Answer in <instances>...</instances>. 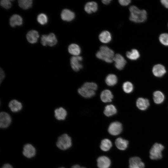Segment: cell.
Listing matches in <instances>:
<instances>
[{"label":"cell","mask_w":168,"mask_h":168,"mask_svg":"<svg viewBox=\"0 0 168 168\" xmlns=\"http://www.w3.org/2000/svg\"><path fill=\"white\" fill-rule=\"evenodd\" d=\"M130 12V20L135 23L145 21L147 18V12L144 10H140L135 6H132L129 8Z\"/></svg>","instance_id":"1"},{"label":"cell","mask_w":168,"mask_h":168,"mask_svg":"<svg viewBox=\"0 0 168 168\" xmlns=\"http://www.w3.org/2000/svg\"><path fill=\"white\" fill-rule=\"evenodd\" d=\"M114 55L113 50L106 46H101L99 50L96 54L98 58L108 63H111L113 61Z\"/></svg>","instance_id":"2"},{"label":"cell","mask_w":168,"mask_h":168,"mask_svg":"<svg viewBox=\"0 0 168 168\" xmlns=\"http://www.w3.org/2000/svg\"><path fill=\"white\" fill-rule=\"evenodd\" d=\"M72 145L71 137L65 133L61 135L58 138L56 143L57 147L62 150H65L69 148Z\"/></svg>","instance_id":"3"},{"label":"cell","mask_w":168,"mask_h":168,"mask_svg":"<svg viewBox=\"0 0 168 168\" xmlns=\"http://www.w3.org/2000/svg\"><path fill=\"white\" fill-rule=\"evenodd\" d=\"M164 147L161 144L155 143L150 151V157L152 160H158L162 157V152Z\"/></svg>","instance_id":"4"},{"label":"cell","mask_w":168,"mask_h":168,"mask_svg":"<svg viewBox=\"0 0 168 168\" xmlns=\"http://www.w3.org/2000/svg\"><path fill=\"white\" fill-rule=\"evenodd\" d=\"M41 42L43 46L48 45L50 46L55 45L57 42V40L55 35L50 33L48 35H43L41 38Z\"/></svg>","instance_id":"5"},{"label":"cell","mask_w":168,"mask_h":168,"mask_svg":"<svg viewBox=\"0 0 168 168\" xmlns=\"http://www.w3.org/2000/svg\"><path fill=\"white\" fill-rule=\"evenodd\" d=\"M122 129V124L119 122L115 121L110 124L108 128V131L111 135L116 136L121 133Z\"/></svg>","instance_id":"6"},{"label":"cell","mask_w":168,"mask_h":168,"mask_svg":"<svg viewBox=\"0 0 168 168\" xmlns=\"http://www.w3.org/2000/svg\"><path fill=\"white\" fill-rule=\"evenodd\" d=\"M12 122L10 115L7 113L2 112L0 113V127L5 128L9 126Z\"/></svg>","instance_id":"7"},{"label":"cell","mask_w":168,"mask_h":168,"mask_svg":"<svg viewBox=\"0 0 168 168\" xmlns=\"http://www.w3.org/2000/svg\"><path fill=\"white\" fill-rule=\"evenodd\" d=\"M36 153L35 148L32 144L27 143L25 144L23 147V155L28 158H31L34 157Z\"/></svg>","instance_id":"8"},{"label":"cell","mask_w":168,"mask_h":168,"mask_svg":"<svg viewBox=\"0 0 168 168\" xmlns=\"http://www.w3.org/2000/svg\"><path fill=\"white\" fill-rule=\"evenodd\" d=\"M82 59V57L79 56H73L71 58V65L73 70L78 71L82 68L81 63Z\"/></svg>","instance_id":"9"},{"label":"cell","mask_w":168,"mask_h":168,"mask_svg":"<svg viewBox=\"0 0 168 168\" xmlns=\"http://www.w3.org/2000/svg\"><path fill=\"white\" fill-rule=\"evenodd\" d=\"M113 61L115 67L118 69L122 70L126 63V61L124 57L119 54H116L114 56Z\"/></svg>","instance_id":"10"},{"label":"cell","mask_w":168,"mask_h":168,"mask_svg":"<svg viewBox=\"0 0 168 168\" xmlns=\"http://www.w3.org/2000/svg\"><path fill=\"white\" fill-rule=\"evenodd\" d=\"M97 162L99 168H109L111 163L110 158L105 156L99 157L97 160Z\"/></svg>","instance_id":"11"},{"label":"cell","mask_w":168,"mask_h":168,"mask_svg":"<svg viewBox=\"0 0 168 168\" xmlns=\"http://www.w3.org/2000/svg\"><path fill=\"white\" fill-rule=\"evenodd\" d=\"M144 164L138 157H133L129 160V168H144Z\"/></svg>","instance_id":"12"},{"label":"cell","mask_w":168,"mask_h":168,"mask_svg":"<svg viewBox=\"0 0 168 168\" xmlns=\"http://www.w3.org/2000/svg\"><path fill=\"white\" fill-rule=\"evenodd\" d=\"M152 71L154 75L158 77H162L166 72L164 66L161 64H157L154 66Z\"/></svg>","instance_id":"13"},{"label":"cell","mask_w":168,"mask_h":168,"mask_svg":"<svg viewBox=\"0 0 168 168\" xmlns=\"http://www.w3.org/2000/svg\"><path fill=\"white\" fill-rule=\"evenodd\" d=\"M61 16L63 20L70 21H72L74 18L75 15L72 11L69 9H65L62 11Z\"/></svg>","instance_id":"14"},{"label":"cell","mask_w":168,"mask_h":168,"mask_svg":"<svg viewBox=\"0 0 168 168\" xmlns=\"http://www.w3.org/2000/svg\"><path fill=\"white\" fill-rule=\"evenodd\" d=\"M39 37L38 32L36 30H32L29 31L27 33L26 38L27 41L30 43L34 44L36 43Z\"/></svg>","instance_id":"15"},{"label":"cell","mask_w":168,"mask_h":168,"mask_svg":"<svg viewBox=\"0 0 168 168\" xmlns=\"http://www.w3.org/2000/svg\"><path fill=\"white\" fill-rule=\"evenodd\" d=\"M8 106L11 111L13 112L20 111L22 108V104L16 100H11L9 103Z\"/></svg>","instance_id":"16"},{"label":"cell","mask_w":168,"mask_h":168,"mask_svg":"<svg viewBox=\"0 0 168 168\" xmlns=\"http://www.w3.org/2000/svg\"><path fill=\"white\" fill-rule=\"evenodd\" d=\"M54 113L55 118L59 120H64L67 114L66 110L62 107L55 109Z\"/></svg>","instance_id":"17"},{"label":"cell","mask_w":168,"mask_h":168,"mask_svg":"<svg viewBox=\"0 0 168 168\" xmlns=\"http://www.w3.org/2000/svg\"><path fill=\"white\" fill-rule=\"evenodd\" d=\"M150 105L149 100L147 99L143 98H138L136 101V105L137 107L142 110H146Z\"/></svg>","instance_id":"18"},{"label":"cell","mask_w":168,"mask_h":168,"mask_svg":"<svg viewBox=\"0 0 168 168\" xmlns=\"http://www.w3.org/2000/svg\"><path fill=\"white\" fill-rule=\"evenodd\" d=\"M100 98L102 101L104 103L110 102L113 98L111 92L109 90H105L101 93Z\"/></svg>","instance_id":"19"},{"label":"cell","mask_w":168,"mask_h":168,"mask_svg":"<svg viewBox=\"0 0 168 168\" xmlns=\"http://www.w3.org/2000/svg\"><path fill=\"white\" fill-rule=\"evenodd\" d=\"M78 92L81 96L86 98H91L95 94V91L90 90L82 86L78 89Z\"/></svg>","instance_id":"20"},{"label":"cell","mask_w":168,"mask_h":168,"mask_svg":"<svg viewBox=\"0 0 168 168\" xmlns=\"http://www.w3.org/2000/svg\"><path fill=\"white\" fill-rule=\"evenodd\" d=\"M115 144L116 147L119 149L124 150L128 147V140L120 137L116 139Z\"/></svg>","instance_id":"21"},{"label":"cell","mask_w":168,"mask_h":168,"mask_svg":"<svg viewBox=\"0 0 168 168\" xmlns=\"http://www.w3.org/2000/svg\"><path fill=\"white\" fill-rule=\"evenodd\" d=\"M23 20L21 17L17 14L12 16L10 19V24L12 27L16 26H20L22 24Z\"/></svg>","instance_id":"22"},{"label":"cell","mask_w":168,"mask_h":168,"mask_svg":"<svg viewBox=\"0 0 168 168\" xmlns=\"http://www.w3.org/2000/svg\"><path fill=\"white\" fill-rule=\"evenodd\" d=\"M85 11L89 14L96 12L98 9L97 3L95 2H87L84 7Z\"/></svg>","instance_id":"23"},{"label":"cell","mask_w":168,"mask_h":168,"mask_svg":"<svg viewBox=\"0 0 168 168\" xmlns=\"http://www.w3.org/2000/svg\"><path fill=\"white\" fill-rule=\"evenodd\" d=\"M99 37L100 40L104 43H109L111 40V35L110 33L106 30L102 32L99 35Z\"/></svg>","instance_id":"24"},{"label":"cell","mask_w":168,"mask_h":168,"mask_svg":"<svg viewBox=\"0 0 168 168\" xmlns=\"http://www.w3.org/2000/svg\"><path fill=\"white\" fill-rule=\"evenodd\" d=\"M68 51L70 54L74 56H78L81 52L80 47L75 44H72L69 46Z\"/></svg>","instance_id":"25"},{"label":"cell","mask_w":168,"mask_h":168,"mask_svg":"<svg viewBox=\"0 0 168 168\" xmlns=\"http://www.w3.org/2000/svg\"><path fill=\"white\" fill-rule=\"evenodd\" d=\"M117 112V110L115 107L113 105H106L104 109V114L106 116L110 117L115 114Z\"/></svg>","instance_id":"26"},{"label":"cell","mask_w":168,"mask_h":168,"mask_svg":"<svg viewBox=\"0 0 168 168\" xmlns=\"http://www.w3.org/2000/svg\"><path fill=\"white\" fill-rule=\"evenodd\" d=\"M112 146V143L110 140L106 138L103 139L101 141L100 147L102 151L107 152L110 149Z\"/></svg>","instance_id":"27"},{"label":"cell","mask_w":168,"mask_h":168,"mask_svg":"<svg viewBox=\"0 0 168 168\" xmlns=\"http://www.w3.org/2000/svg\"><path fill=\"white\" fill-rule=\"evenodd\" d=\"M165 96L160 91H155L153 94V99L154 102L156 104H160L163 102Z\"/></svg>","instance_id":"28"},{"label":"cell","mask_w":168,"mask_h":168,"mask_svg":"<svg viewBox=\"0 0 168 168\" xmlns=\"http://www.w3.org/2000/svg\"><path fill=\"white\" fill-rule=\"evenodd\" d=\"M118 79L117 76L114 74H109L106 77L105 82L109 86H113L116 84Z\"/></svg>","instance_id":"29"},{"label":"cell","mask_w":168,"mask_h":168,"mask_svg":"<svg viewBox=\"0 0 168 168\" xmlns=\"http://www.w3.org/2000/svg\"><path fill=\"white\" fill-rule=\"evenodd\" d=\"M126 56L128 59L131 60H136L140 57V54L137 50L133 49L130 51L127 52Z\"/></svg>","instance_id":"30"},{"label":"cell","mask_w":168,"mask_h":168,"mask_svg":"<svg viewBox=\"0 0 168 168\" xmlns=\"http://www.w3.org/2000/svg\"><path fill=\"white\" fill-rule=\"evenodd\" d=\"M32 0H19L18 3L19 6L22 8L27 9L30 7L32 5Z\"/></svg>","instance_id":"31"},{"label":"cell","mask_w":168,"mask_h":168,"mask_svg":"<svg viewBox=\"0 0 168 168\" xmlns=\"http://www.w3.org/2000/svg\"><path fill=\"white\" fill-rule=\"evenodd\" d=\"M122 87L124 91L127 93L131 92L133 89V84L129 82H124L123 84Z\"/></svg>","instance_id":"32"},{"label":"cell","mask_w":168,"mask_h":168,"mask_svg":"<svg viewBox=\"0 0 168 168\" xmlns=\"http://www.w3.org/2000/svg\"><path fill=\"white\" fill-rule=\"evenodd\" d=\"M38 22L42 25L46 24L48 22V17L45 14L41 13L37 17Z\"/></svg>","instance_id":"33"},{"label":"cell","mask_w":168,"mask_h":168,"mask_svg":"<svg viewBox=\"0 0 168 168\" xmlns=\"http://www.w3.org/2000/svg\"><path fill=\"white\" fill-rule=\"evenodd\" d=\"M159 40L162 44L168 46V33H164L160 35Z\"/></svg>","instance_id":"34"},{"label":"cell","mask_w":168,"mask_h":168,"mask_svg":"<svg viewBox=\"0 0 168 168\" xmlns=\"http://www.w3.org/2000/svg\"><path fill=\"white\" fill-rule=\"evenodd\" d=\"M82 86L94 91L96 90L97 88V84L93 82H85L83 84Z\"/></svg>","instance_id":"35"},{"label":"cell","mask_w":168,"mask_h":168,"mask_svg":"<svg viewBox=\"0 0 168 168\" xmlns=\"http://www.w3.org/2000/svg\"><path fill=\"white\" fill-rule=\"evenodd\" d=\"M1 5L4 8L8 9L12 6L11 1L9 0H2L0 1Z\"/></svg>","instance_id":"36"},{"label":"cell","mask_w":168,"mask_h":168,"mask_svg":"<svg viewBox=\"0 0 168 168\" xmlns=\"http://www.w3.org/2000/svg\"><path fill=\"white\" fill-rule=\"evenodd\" d=\"M131 2L130 0H119V4L123 6L128 5Z\"/></svg>","instance_id":"37"},{"label":"cell","mask_w":168,"mask_h":168,"mask_svg":"<svg viewBox=\"0 0 168 168\" xmlns=\"http://www.w3.org/2000/svg\"><path fill=\"white\" fill-rule=\"evenodd\" d=\"M5 73L3 70L1 68H0V83H1L5 77Z\"/></svg>","instance_id":"38"},{"label":"cell","mask_w":168,"mask_h":168,"mask_svg":"<svg viewBox=\"0 0 168 168\" xmlns=\"http://www.w3.org/2000/svg\"><path fill=\"white\" fill-rule=\"evenodd\" d=\"M161 2L163 5L166 8H168V0H161Z\"/></svg>","instance_id":"39"},{"label":"cell","mask_w":168,"mask_h":168,"mask_svg":"<svg viewBox=\"0 0 168 168\" xmlns=\"http://www.w3.org/2000/svg\"><path fill=\"white\" fill-rule=\"evenodd\" d=\"M1 168H13V167L11 164L6 163L2 166Z\"/></svg>","instance_id":"40"},{"label":"cell","mask_w":168,"mask_h":168,"mask_svg":"<svg viewBox=\"0 0 168 168\" xmlns=\"http://www.w3.org/2000/svg\"><path fill=\"white\" fill-rule=\"evenodd\" d=\"M111 1V0H103L102 1V2L105 5L109 4Z\"/></svg>","instance_id":"41"},{"label":"cell","mask_w":168,"mask_h":168,"mask_svg":"<svg viewBox=\"0 0 168 168\" xmlns=\"http://www.w3.org/2000/svg\"><path fill=\"white\" fill-rule=\"evenodd\" d=\"M80 168H85L84 167H81Z\"/></svg>","instance_id":"42"},{"label":"cell","mask_w":168,"mask_h":168,"mask_svg":"<svg viewBox=\"0 0 168 168\" xmlns=\"http://www.w3.org/2000/svg\"><path fill=\"white\" fill-rule=\"evenodd\" d=\"M64 168V167H60V168Z\"/></svg>","instance_id":"43"}]
</instances>
